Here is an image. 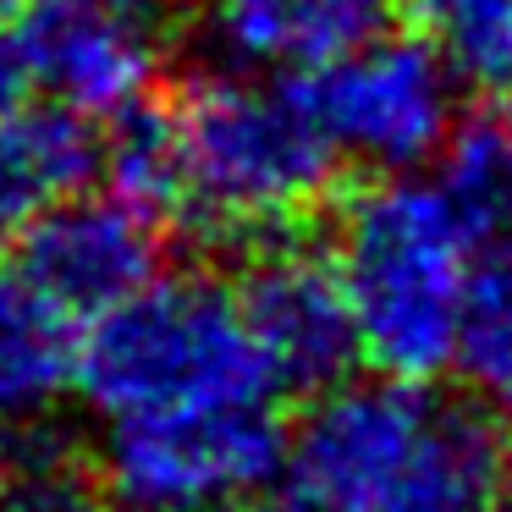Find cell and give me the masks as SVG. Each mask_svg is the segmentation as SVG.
Wrapping results in <instances>:
<instances>
[{
  "instance_id": "obj_1",
  "label": "cell",
  "mask_w": 512,
  "mask_h": 512,
  "mask_svg": "<svg viewBox=\"0 0 512 512\" xmlns=\"http://www.w3.org/2000/svg\"><path fill=\"white\" fill-rule=\"evenodd\" d=\"M501 457L479 402L375 375L314 391L281 474L303 512H485L501 490Z\"/></svg>"
},
{
  "instance_id": "obj_2",
  "label": "cell",
  "mask_w": 512,
  "mask_h": 512,
  "mask_svg": "<svg viewBox=\"0 0 512 512\" xmlns=\"http://www.w3.org/2000/svg\"><path fill=\"white\" fill-rule=\"evenodd\" d=\"M171 193L166 221L210 243H270L320 210L336 149L298 83L276 72H204L160 100Z\"/></svg>"
},
{
  "instance_id": "obj_3",
  "label": "cell",
  "mask_w": 512,
  "mask_h": 512,
  "mask_svg": "<svg viewBox=\"0 0 512 512\" xmlns=\"http://www.w3.org/2000/svg\"><path fill=\"white\" fill-rule=\"evenodd\" d=\"M479 237L435 182L380 171L358 188L336 226V276L375 375L435 380L457 364Z\"/></svg>"
},
{
  "instance_id": "obj_4",
  "label": "cell",
  "mask_w": 512,
  "mask_h": 512,
  "mask_svg": "<svg viewBox=\"0 0 512 512\" xmlns=\"http://www.w3.org/2000/svg\"><path fill=\"white\" fill-rule=\"evenodd\" d=\"M78 391L105 419L276 402L237 292L199 270H155L138 292L83 325Z\"/></svg>"
},
{
  "instance_id": "obj_5",
  "label": "cell",
  "mask_w": 512,
  "mask_h": 512,
  "mask_svg": "<svg viewBox=\"0 0 512 512\" xmlns=\"http://www.w3.org/2000/svg\"><path fill=\"white\" fill-rule=\"evenodd\" d=\"M287 430L270 402L111 419L100 485L122 512H226L281 474Z\"/></svg>"
},
{
  "instance_id": "obj_6",
  "label": "cell",
  "mask_w": 512,
  "mask_h": 512,
  "mask_svg": "<svg viewBox=\"0 0 512 512\" xmlns=\"http://www.w3.org/2000/svg\"><path fill=\"white\" fill-rule=\"evenodd\" d=\"M336 155L375 171H419L457 122V78L419 34H369L364 45L298 78Z\"/></svg>"
},
{
  "instance_id": "obj_7",
  "label": "cell",
  "mask_w": 512,
  "mask_h": 512,
  "mask_svg": "<svg viewBox=\"0 0 512 512\" xmlns=\"http://www.w3.org/2000/svg\"><path fill=\"white\" fill-rule=\"evenodd\" d=\"M237 309H243V325L276 391L314 397L353 375L358 331L331 254L292 243V237H270V248L248 265L237 287Z\"/></svg>"
},
{
  "instance_id": "obj_8",
  "label": "cell",
  "mask_w": 512,
  "mask_h": 512,
  "mask_svg": "<svg viewBox=\"0 0 512 512\" xmlns=\"http://www.w3.org/2000/svg\"><path fill=\"white\" fill-rule=\"evenodd\" d=\"M12 265L83 325L160 270V221L116 193H67L12 248Z\"/></svg>"
},
{
  "instance_id": "obj_9",
  "label": "cell",
  "mask_w": 512,
  "mask_h": 512,
  "mask_svg": "<svg viewBox=\"0 0 512 512\" xmlns=\"http://www.w3.org/2000/svg\"><path fill=\"white\" fill-rule=\"evenodd\" d=\"M34 89L83 122H116L144 105L160 78V28L94 0H39L23 28Z\"/></svg>"
},
{
  "instance_id": "obj_10",
  "label": "cell",
  "mask_w": 512,
  "mask_h": 512,
  "mask_svg": "<svg viewBox=\"0 0 512 512\" xmlns=\"http://www.w3.org/2000/svg\"><path fill=\"white\" fill-rule=\"evenodd\" d=\"M204 34L232 67L314 72L391 23V0H199Z\"/></svg>"
},
{
  "instance_id": "obj_11",
  "label": "cell",
  "mask_w": 512,
  "mask_h": 512,
  "mask_svg": "<svg viewBox=\"0 0 512 512\" xmlns=\"http://www.w3.org/2000/svg\"><path fill=\"white\" fill-rule=\"evenodd\" d=\"M83 320L17 265H0V424H34L78 391Z\"/></svg>"
},
{
  "instance_id": "obj_12",
  "label": "cell",
  "mask_w": 512,
  "mask_h": 512,
  "mask_svg": "<svg viewBox=\"0 0 512 512\" xmlns=\"http://www.w3.org/2000/svg\"><path fill=\"white\" fill-rule=\"evenodd\" d=\"M100 171V138L61 105H23L0 116V259L56 199L89 188Z\"/></svg>"
},
{
  "instance_id": "obj_13",
  "label": "cell",
  "mask_w": 512,
  "mask_h": 512,
  "mask_svg": "<svg viewBox=\"0 0 512 512\" xmlns=\"http://www.w3.org/2000/svg\"><path fill=\"white\" fill-rule=\"evenodd\" d=\"M413 23V34L441 56L457 89L485 100L512 94V0H391Z\"/></svg>"
},
{
  "instance_id": "obj_14",
  "label": "cell",
  "mask_w": 512,
  "mask_h": 512,
  "mask_svg": "<svg viewBox=\"0 0 512 512\" xmlns=\"http://www.w3.org/2000/svg\"><path fill=\"white\" fill-rule=\"evenodd\" d=\"M435 188L452 199V210L468 221L474 237L512 232V116L479 111L457 116L446 144L435 149Z\"/></svg>"
},
{
  "instance_id": "obj_15",
  "label": "cell",
  "mask_w": 512,
  "mask_h": 512,
  "mask_svg": "<svg viewBox=\"0 0 512 512\" xmlns=\"http://www.w3.org/2000/svg\"><path fill=\"white\" fill-rule=\"evenodd\" d=\"M457 369L474 380L485 402L512 413V232L490 237V254L474 259Z\"/></svg>"
},
{
  "instance_id": "obj_16",
  "label": "cell",
  "mask_w": 512,
  "mask_h": 512,
  "mask_svg": "<svg viewBox=\"0 0 512 512\" xmlns=\"http://www.w3.org/2000/svg\"><path fill=\"white\" fill-rule=\"evenodd\" d=\"M100 490L83 479L78 457L61 446H39L12 457V512H100Z\"/></svg>"
},
{
  "instance_id": "obj_17",
  "label": "cell",
  "mask_w": 512,
  "mask_h": 512,
  "mask_svg": "<svg viewBox=\"0 0 512 512\" xmlns=\"http://www.w3.org/2000/svg\"><path fill=\"white\" fill-rule=\"evenodd\" d=\"M34 105V67H28L23 34H12V23L0 28V116Z\"/></svg>"
},
{
  "instance_id": "obj_18",
  "label": "cell",
  "mask_w": 512,
  "mask_h": 512,
  "mask_svg": "<svg viewBox=\"0 0 512 512\" xmlns=\"http://www.w3.org/2000/svg\"><path fill=\"white\" fill-rule=\"evenodd\" d=\"M94 6H111V12H127V17H138V23H155L160 28L177 0H94Z\"/></svg>"
},
{
  "instance_id": "obj_19",
  "label": "cell",
  "mask_w": 512,
  "mask_h": 512,
  "mask_svg": "<svg viewBox=\"0 0 512 512\" xmlns=\"http://www.w3.org/2000/svg\"><path fill=\"white\" fill-rule=\"evenodd\" d=\"M226 512H303L298 501H259V496H248V501H237V507H226Z\"/></svg>"
},
{
  "instance_id": "obj_20",
  "label": "cell",
  "mask_w": 512,
  "mask_h": 512,
  "mask_svg": "<svg viewBox=\"0 0 512 512\" xmlns=\"http://www.w3.org/2000/svg\"><path fill=\"white\" fill-rule=\"evenodd\" d=\"M0 512H12V457L0 452Z\"/></svg>"
},
{
  "instance_id": "obj_21",
  "label": "cell",
  "mask_w": 512,
  "mask_h": 512,
  "mask_svg": "<svg viewBox=\"0 0 512 512\" xmlns=\"http://www.w3.org/2000/svg\"><path fill=\"white\" fill-rule=\"evenodd\" d=\"M17 12H23V0H0V28L12 23V17H17Z\"/></svg>"
},
{
  "instance_id": "obj_22",
  "label": "cell",
  "mask_w": 512,
  "mask_h": 512,
  "mask_svg": "<svg viewBox=\"0 0 512 512\" xmlns=\"http://www.w3.org/2000/svg\"><path fill=\"white\" fill-rule=\"evenodd\" d=\"M501 485H507V490H512V452H507V457H501Z\"/></svg>"
},
{
  "instance_id": "obj_23",
  "label": "cell",
  "mask_w": 512,
  "mask_h": 512,
  "mask_svg": "<svg viewBox=\"0 0 512 512\" xmlns=\"http://www.w3.org/2000/svg\"><path fill=\"white\" fill-rule=\"evenodd\" d=\"M485 512H490V507H485Z\"/></svg>"
}]
</instances>
